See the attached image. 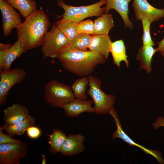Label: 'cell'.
Returning a JSON list of instances; mask_svg holds the SVG:
<instances>
[{"label": "cell", "mask_w": 164, "mask_h": 164, "mask_svg": "<svg viewBox=\"0 0 164 164\" xmlns=\"http://www.w3.org/2000/svg\"><path fill=\"white\" fill-rule=\"evenodd\" d=\"M85 139L84 136L80 133L68 135L60 152L66 156H75L80 154L85 149L83 143Z\"/></svg>", "instance_id": "7c38bea8"}, {"label": "cell", "mask_w": 164, "mask_h": 164, "mask_svg": "<svg viewBox=\"0 0 164 164\" xmlns=\"http://www.w3.org/2000/svg\"><path fill=\"white\" fill-rule=\"evenodd\" d=\"M110 52L113 59V63L119 68L120 67V63L124 61L128 67L129 62L126 54V48L122 39L112 42L110 46Z\"/></svg>", "instance_id": "ac0fdd59"}, {"label": "cell", "mask_w": 164, "mask_h": 164, "mask_svg": "<svg viewBox=\"0 0 164 164\" xmlns=\"http://www.w3.org/2000/svg\"><path fill=\"white\" fill-rule=\"evenodd\" d=\"M26 132L27 136L32 139L38 138L41 135L40 129L38 127L34 125L29 127Z\"/></svg>", "instance_id": "f546056e"}, {"label": "cell", "mask_w": 164, "mask_h": 164, "mask_svg": "<svg viewBox=\"0 0 164 164\" xmlns=\"http://www.w3.org/2000/svg\"><path fill=\"white\" fill-rule=\"evenodd\" d=\"M111 42L108 35H93L90 40L89 50L101 55L106 60L110 52Z\"/></svg>", "instance_id": "2e32d148"}, {"label": "cell", "mask_w": 164, "mask_h": 164, "mask_svg": "<svg viewBox=\"0 0 164 164\" xmlns=\"http://www.w3.org/2000/svg\"><path fill=\"white\" fill-rule=\"evenodd\" d=\"M106 0H100L92 4L84 6H74L66 4L63 0H57L58 5L64 10L61 19L63 21H72L78 23L88 17L99 16L104 13Z\"/></svg>", "instance_id": "3957f363"}, {"label": "cell", "mask_w": 164, "mask_h": 164, "mask_svg": "<svg viewBox=\"0 0 164 164\" xmlns=\"http://www.w3.org/2000/svg\"><path fill=\"white\" fill-rule=\"evenodd\" d=\"M77 28L79 34L91 35L94 34V22L91 19H88L77 23Z\"/></svg>", "instance_id": "83f0119b"}, {"label": "cell", "mask_w": 164, "mask_h": 164, "mask_svg": "<svg viewBox=\"0 0 164 164\" xmlns=\"http://www.w3.org/2000/svg\"><path fill=\"white\" fill-rule=\"evenodd\" d=\"M88 77L89 88L87 94L92 99L94 105V113L97 114H107L113 107L116 97L113 94H106L101 90L102 83L99 79L91 75Z\"/></svg>", "instance_id": "5b68a950"}, {"label": "cell", "mask_w": 164, "mask_h": 164, "mask_svg": "<svg viewBox=\"0 0 164 164\" xmlns=\"http://www.w3.org/2000/svg\"><path fill=\"white\" fill-rule=\"evenodd\" d=\"M44 97L49 105L57 108H62L75 98L70 87L55 79L45 85Z\"/></svg>", "instance_id": "277c9868"}, {"label": "cell", "mask_w": 164, "mask_h": 164, "mask_svg": "<svg viewBox=\"0 0 164 164\" xmlns=\"http://www.w3.org/2000/svg\"><path fill=\"white\" fill-rule=\"evenodd\" d=\"M132 6L136 20H141L143 17L146 16L152 22L164 17V8H155L146 0H133Z\"/></svg>", "instance_id": "8fae6325"}, {"label": "cell", "mask_w": 164, "mask_h": 164, "mask_svg": "<svg viewBox=\"0 0 164 164\" xmlns=\"http://www.w3.org/2000/svg\"><path fill=\"white\" fill-rule=\"evenodd\" d=\"M42 160L41 162L42 164H46V159L45 155L43 154L42 155Z\"/></svg>", "instance_id": "836d02e7"}, {"label": "cell", "mask_w": 164, "mask_h": 164, "mask_svg": "<svg viewBox=\"0 0 164 164\" xmlns=\"http://www.w3.org/2000/svg\"><path fill=\"white\" fill-rule=\"evenodd\" d=\"M57 58L67 70L83 77L90 75L97 65L106 62L102 56L89 50H74L67 46L60 52Z\"/></svg>", "instance_id": "7a4b0ae2"}, {"label": "cell", "mask_w": 164, "mask_h": 164, "mask_svg": "<svg viewBox=\"0 0 164 164\" xmlns=\"http://www.w3.org/2000/svg\"><path fill=\"white\" fill-rule=\"evenodd\" d=\"M0 9L2 17L3 34L8 36L14 28H16L22 22L20 13L7 1L0 0Z\"/></svg>", "instance_id": "9c48e42d"}, {"label": "cell", "mask_w": 164, "mask_h": 164, "mask_svg": "<svg viewBox=\"0 0 164 164\" xmlns=\"http://www.w3.org/2000/svg\"><path fill=\"white\" fill-rule=\"evenodd\" d=\"M93 103V101L91 100H82L75 98L63 106L62 108L67 117H77L84 112H94V108L92 106Z\"/></svg>", "instance_id": "4fadbf2b"}, {"label": "cell", "mask_w": 164, "mask_h": 164, "mask_svg": "<svg viewBox=\"0 0 164 164\" xmlns=\"http://www.w3.org/2000/svg\"><path fill=\"white\" fill-rule=\"evenodd\" d=\"M156 52V49L153 46L143 45L139 49L136 57L140 63V69H143L148 73L151 72L152 58Z\"/></svg>", "instance_id": "d6986e66"}, {"label": "cell", "mask_w": 164, "mask_h": 164, "mask_svg": "<svg viewBox=\"0 0 164 164\" xmlns=\"http://www.w3.org/2000/svg\"><path fill=\"white\" fill-rule=\"evenodd\" d=\"M88 83V77L77 79L74 81L70 87L75 98L82 100L87 99L88 95L86 91Z\"/></svg>", "instance_id": "d4e9b609"}, {"label": "cell", "mask_w": 164, "mask_h": 164, "mask_svg": "<svg viewBox=\"0 0 164 164\" xmlns=\"http://www.w3.org/2000/svg\"><path fill=\"white\" fill-rule=\"evenodd\" d=\"M27 50L23 48L17 40L8 49L0 50V70L10 69L13 61Z\"/></svg>", "instance_id": "5bb4252c"}, {"label": "cell", "mask_w": 164, "mask_h": 164, "mask_svg": "<svg viewBox=\"0 0 164 164\" xmlns=\"http://www.w3.org/2000/svg\"><path fill=\"white\" fill-rule=\"evenodd\" d=\"M3 119L7 125L15 124L26 118L30 113L27 107L18 103L12 104L3 110Z\"/></svg>", "instance_id": "9a60e30c"}, {"label": "cell", "mask_w": 164, "mask_h": 164, "mask_svg": "<svg viewBox=\"0 0 164 164\" xmlns=\"http://www.w3.org/2000/svg\"><path fill=\"white\" fill-rule=\"evenodd\" d=\"M153 127L156 129L161 126H164V118L159 117L156 122L153 124Z\"/></svg>", "instance_id": "1f68e13d"}, {"label": "cell", "mask_w": 164, "mask_h": 164, "mask_svg": "<svg viewBox=\"0 0 164 164\" xmlns=\"http://www.w3.org/2000/svg\"><path fill=\"white\" fill-rule=\"evenodd\" d=\"M132 0H106L104 13H108L111 9L115 10L122 18L125 27L131 30L133 27V25L129 19L128 14L129 4Z\"/></svg>", "instance_id": "e0dca14e"}, {"label": "cell", "mask_w": 164, "mask_h": 164, "mask_svg": "<svg viewBox=\"0 0 164 164\" xmlns=\"http://www.w3.org/2000/svg\"><path fill=\"white\" fill-rule=\"evenodd\" d=\"M141 20L142 22L143 29V34L142 39L143 44L154 46L155 44L152 39L150 32V27L151 22L150 19L146 16L143 17Z\"/></svg>", "instance_id": "4316f807"}, {"label": "cell", "mask_w": 164, "mask_h": 164, "mask_svg": "<svg viewBox=\"0 0 164 164\" xmlns=\"http://www.w3.org/2000/svg\"><path fill=\"white\" fill-rule=\"evenodd\" d=\"M157 43L158 47L155 49L156 51L159 53L164 58V37L162 40Z\"/></svg>", "instance_id": "4dcf8cb0"}, {"label": "cell", "mask_w": 164, "mask_h": 164, "mask_svg": "<svg viewBox=\"0 0 164 164\" xmlns=\"http://www.w3.org/2000/svg\"><path fill=\"white\" fill-rule=\"evenodd\" d=\"M67 137L61 130L56 128L53 129L48 138L50 151L54 154L60 152Z\"/></svg>", "instance_id": "7402d4cb"}, {"label": "cell", "mask_w": 164, "mask_h": 164, "mask_svg": "<svg viewBox=\"0 0 164 164\" xmlns=\"http://www.w3.org/2000/svg\"><path fill=\"white\" fill-rule=\"evenodd\" d=\"M91 35L79 34L67 46L74 50L87 51L89 50V46Z\"/></svg>", "instance_id": "484cf974"}, {"label": "cell", "mask_w": 164, "mask_h": 164, "mask_svg": "<svg viewBox=\"0 0 164 164\" xmlns=\"http://www.w3.org/2000/svg\"><path fill=\"white\" fill-rule=\"evenodd\" d=\"M26 74L22 68L0 70V105L6 102L9 91L14 85L22 83Z\"/></svg>", "instance_id": "52a82bcc"}, {"label": "cell", "mask_w": 164, "mask_h": 164, "mask_svg": "<svg viewBox=\"0 0 164 164\" xmlns=\"http://www.w3.org/2000/svg\"><path fill=\"white\" fill-rule=\"evenodd\" d=\"M28 149L27 144L22 141L0 144V164H19L26 156Z\"/></svg>", "instance_id": "ba28073f"}, {"label": "cell", "mask_w": 164, "mask_h": 164, "mask_svg": "<svg viewBox=\"0 0 164 164\" xmlns=\"http://www.w3.org/2000/svg\"><path fill=\"white\" fill-rule=\"evenodd\" d=\"M94 35H108L114 26L113 18L110 14L104 13L94 20Z\"/></svg>", "instance_id": "ffe728a7"}, {"label": "cell", "mask_w": 164, "mask_h": 164, "mask_svg": "<svg viewBox=\"0 0 164 164\" xmlns=\"http://www.w3.org/2000/svg\"><path fill=\"white\" fill-rule=\"evenodd\" d=\"M5 0V1L6 0Z\"/></svg>", "instance_id": "e575fe53"}, {"label": "cell", "mask_w": 164, "mask_h": 164, "mask_svg": "<svg viewBox=\"0 0 164 164\" xmlns=\"http://www.w3.org/2000/svg\"><path fill=\"white\" fill-rule=\"evenodd\" d=\"M6 127L5 124L4 126L0 128V144L8 143H14L19 142L22 141L12 138L9 135H7L4 134L2 131L5 130Z\"/></svg>", "instance_id": "f1b7e54d"}, {"label": "cell", "mask_w": 164, "mask_h": 164, "mask_svg": "<svg viewBox=\"0 0 164 164\" xmlns=\"http://www.w3.org/2000/svg\"><path fill=\"white\" fill-rule=\"evenodd\" d=\"M50 26L45 12L41 9H36L16 28L17 40L22 47L27 50L41 46Z\"/></svg>", "instance_id": "6da1fadb"}, {"label": "cell", "mask_w": 164, "mask_h": 164, "mask_svg": "<svg viewBox=\"0 0 164 164\" xmlns=\"http://www.w3.org/2000/svg\"><path fill=\"white\" fill-rule=\"evenodd\" d=\"M35 118L30 114L25 120L19 123L12 125H6L5 130L9 135L13 136L24 134L28 128L34 125Z\"/></svg>", "instance_id": "44dd1931"}, {"label": "cell", "mask_w": 164, "mask_h": 164, "mask_svg": "<svg viewBox=\"0 0 164 164\" xmlns=\"http://www.w3.org/2000/svg\"><path fill=\"white\" fill-rule=\"evenodd\" d=\"M14 8L18 9L24 18L36 10V3L34 0H6Z\"/></svg>", "instance_id": "603a6c76"}, {"label": "cell", "mask_w": 164, "mask_h": 164, "mask_svg": "<svg viewBox=\"0 0 164 164\" xmlns=\"http://www.w3.org/2000/svg\"><path fill=\"white\" fill-rule=\"evenodd\" d=\"M108 113L114 118L117 127L116 130L112 135V139L120 138L130 145L139 147L145 153L150 154L155 157L159 163L164 164V160L161 157L160 152L148 149L135 143L122 130L118 115L113 107L110 109Z\"/></svg>", "instance_id": "30bf717a"}, {"label": "cell", "mask_w": 164, "mask_h": 164, "mask_svg": "<svg viewBox=\"0 0 164 164\" xmlns=\"http://www.w3.org/2000/svg\"><path fill=\"white\" fill-rule=\"evenodd\" d=\"M77 24V23L73 22L63 21L60 20L56 22L54 25L57 26L65 36L69 44L79 34Z\"/></svg>", "instance_id": "cb8c5ba5"}, {"label": "cell", "mask_w": 164, "mask_h": 164, "mask_svg": "<svg viewBox=\"0 0 164 164\" xmlns=\"http://www.w3.org/2000/svg\"><path fill=\"white\" fill-rule=\"evenodd\" d=\"M69 44L67 39L55 25L45 35L41 48L43 58H57L60 52Z\"/></svg>", "instance_id": "8992f818"}, {"label": "cell", "mask_w": 164, "mask_h": 164, "mask_svg": "<svg viewBox=\"0 0 164 164\" xmlns=\"http://www.w3.org/2000/svg\"><path fill=\"white\" fill-rule=\"evenodd\" d=\"M12 45L9 43H0V50H5L9 48Z\"/></svg>", "instance_id": "d6a6232c"}]
</instances>
